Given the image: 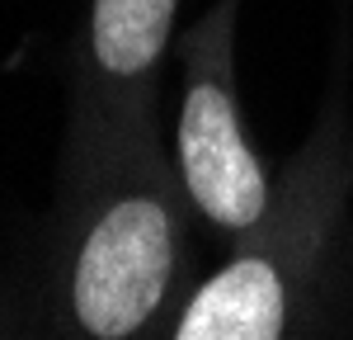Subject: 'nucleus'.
I'll list each match as a JSON object with an SVG mask.
<instances>
[{"mask_svg":"<svg viewBox=\"0 0 353 340\" xmlns=\"http://www.w3.org/2000/svg\"><path fill=\"white\" fill-rule=\"evenodd\" d=\"M236 19L241 0H212V10L179 43V113H174V166L193 213L217 236L236 241L264 218L273 175L245 128L236 90Z\"/></svg>","mask_w":353,"mask_h":340,"instance_id":"obj_3","label":"nucleus"},{"mask_svg":"<svg viewBox=\"0 0 353 340\" xmlns=\"http://www.w3.org/2000/svg\"><path fill=\"white\" fill-rule=\"evenodd\" d=\"M179 0H90L71 123H109L156 109V76Z\"/></svg>","mask_w":353,"mask_h":340,"instance_id":"obj_4","label":"nucleus"},{"mask_svg":"<svg viewBox=\"0 0 353 340\" xmlns=\"http://www.w3.org/2000/svg\"><path fill=\"white\" fill-rule=\"evenodd\" d=\"M193 213L161 109L71 123L61 208L43 260V321L52 336H161L179 308Z\"/></svg>","mask_w":353,"mask_h":340,"instance_id":"obj_1","label":"nucleus"},{"mask_svg":"<svg viewBox=\"0 0 353 340\" xmlns=\"http://www.w3.org/2000/svg\"><path fill=\"white\" fill-rule=\"evenodd\" d=\"M353 208V118L325 100L316 133L273 180L264 218L231 241V255L179 298L170 340H283L311 336Z\"/></svg>","mask_w":353,"mask_h":340,"instance_id":"obj_2","label":"nucleus"}]
</instances>
